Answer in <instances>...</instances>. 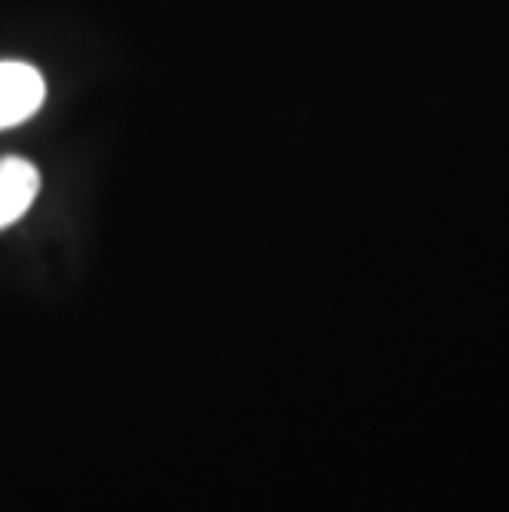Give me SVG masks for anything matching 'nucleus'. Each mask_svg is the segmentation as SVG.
<instances>
[{
  "label": "nucleus",
  "mask_w": 509,
  "mask_h": 512,
  "mask_svg": "<svg viewBox=\"0 0 509 512\" xmlns=\"http://www.w3.org/2000/svg\"><path fill=\"white\" fill-rule=\"evenodd\" d=\"M43 76L30 63H0V129L30 119L43 103Z\"/></svg>",
  "instance_id": "f257e3e1"
},
{
  "label": "nucleus",
  "mask_w": 509,
  "mask_h": 512,
  "mask_svg": "<svg viewBox=\"0 0 509 512\" xmlns=\"http://www.w3.org/2000/svg\"><path fill=\"white\" fill-rule=\"evenodd\" d=\"M40 192V172L20 156L0 159V228L14 225Z\"/></svg>",
  "instance_id": "f03ea898"
}]
</instances>
